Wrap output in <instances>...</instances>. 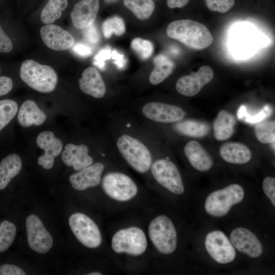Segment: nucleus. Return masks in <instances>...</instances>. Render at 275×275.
Listing matches in <instances>:
<instances>
[{"label": "nucleus", "instance_id": "f257e3e1", "mask_svg": "<svg viewBox=\"0 0 275 275\" xmlns=\"http://www.w3.org/2000/svg\"><path fill=\"white\" fill-rule=\"evenodd\" d=\"M166 33L169 38L196 50L208 47L213 39L210 31L205 25L190 19L171 22L167 28Z\"/></svg>", "mask_w": 275, "mask_h": 275}, {"label": "nucleus", "instance_id": "f03ea898", "mask_svg": "<svg viewBox=\"0 0 275 275\" xmlns=\"http://www.w3.org/2000/svg\"><path fill=\"white\" fill-rule=\"evenodd\" d=\"M19 74L21 79L28 86L41 93L52 92L58 82V75L51 67L33 60L23 62Z\"/></svg>", "mask_w": 275, "mask_h": 275}, {"label": "nucleus", "instance_id": "7ed1b4c3", "mask_svg": "<svg viewBox=\"0 0 275 275\" xmlns=\"http://www.w3.org/2000/svg\"><path fill=\"white\" fill-rule=\"evenodd\" d=\"M244 196V189L241 185L230 184L213 191L207 196L204 205L205 211L214 217L224 216L233 205L241 202Z\"/></svg>", "mask_w": 275, "mask_h": 275}, {"label": "nucleus", "instance_id": "20e7f679", "mask_svg": "<svg viewBox=\"0 0 275 275\" xmlns=\"http://www.w3.org/2000/svg\"><path fill=\"white\" fill-rule=\"evenodd\" d=\"M117 145L121 155L136 171L145 173L149 170L152 162L151 153L141 141L123 134L118 138Z\"/></svg>", "mask_w": 275, "mask_h": 275}, {"label": "nucleus", "instance_id": "39448f33", "mask_svg": "<svg viewBox=\"0 0 275 275\" xmlns=\"http://www.w3.org/2000/svg\"><path fill=\"white\" fill-rule=\"evenodd\" d=\"M148 234L154 246L160 253L168 255L176 250L177 232L168 216L160 215L154 218L149 225Z\"/></svg>", "mask_w": 275, "mask_h": 275}, {"label": "nucleus", "instance_id": "423d86ee", "mask_svg": "<svg viewBox=\"0 0 275 275\" xmlns=\"http://www.w3.org/2000/svg\"><path fill=\"white\" fill-rule=\"evenodd\" d=\"M147 241L144 231L136 227L121 229L117 232L112 239L113 250L117 253H124L138 256L146 250Z\"/></svg>", "mask_w": 275, "mask_h": 275}, {"label": "nucleus", "instance_id": "0eeeda50", "mask_svg": "<svg viewBox=\"0 0 275 275\" xmlns=\"http://www.w3.org/2000/svg\"><path fill=\"white\" fill-rule=\"evenodd\" d=\"M69 225L77 239L89 248H96L102 242V236L96 224L88 216L82 213L72 214Z\"/></svg>", "mask_w": 275, "mask_h": 275}, {"label": "nucleus", "instance_id": "6e6552de", "mask_svg": "<svg viewBox=\"0 0 275 275\" xmlns=\"http://www.w3.org/2000/svg\"><path fill=\"white\" fill-rule=\"evenodd\" d=\"M102 186L104 193L115 200L124 202L137 194L138 187L132 179L120 172H110L103 178Z\"/></svg>", "mask_w": 275, "mask_h": 275}, {"label": "nucleus", "instance_id": "1a4fd4ad", "mask_svg": "<svg viewBox=\"0 0 275 275\" xmlns=\"http://www.w3.org/2000/svg\"><path fill=\"white\" fill-rule=\"evenodd\" d=\"M151 170L155 179L163 187L176 195L184 193L181 176L172 161L167 159H158L152 164Z\"/></svg>", "mask_w": 275, "mask_h": 275}, {"label": "nucleus", "instance_id": "9d476101", "mask_svg": "<svg viewBox=\"0 0 275 275\" xmlns=\"http://www.w3.org/2000/svg\"><path fill=\"white\" fill-rule=\"evenodd\" d=\"M205 246L209 256L218 263L228 264L235 258L234 246L221 231L214 230L208 233L205 239Z\"/></svg>", "mask_w": 275, "mask_h": 275}, {"label": "nucleus", "instance_id": "9b49d317", "mask_svg": "<svg viewBox=\"0 0 275 275\" xmlns=\"http://www.w3.org/2000/svg\"><path fill=\"white\" fill-rule=\"evenodd\" d=\"M28 242L30 248L39 254L48 252L53 245V238L40 218L35 214L25 221Z\"/></svg>", "mask_w": 275, "mask_h": 275}, {"label": "nucleus", "instance_id": "f8f14e48", "mask_svg": "<svg viewBox=\"0 0 275 275\" xmlns=\"http://www.w3.org/2000/svg\"><path fill=\"white\" fill-rule=\"evenodd\" d=\"M213 76L214 72L211 67L202 66L197 72L179 78L176 82L175 88L179 93L184 96H194L212 79Z\"/></svg>", "mask_w": 275, "mask_h": 275}, {"label": "nucleus", "instance_id": "ddd939ff", "mask_svg": "<svg viewBox=\"0 0 275 275\" xmlns=\"http://www.w3.org/2000/svg\"><path fill=\"white\" fill-rule=\"evenodd\" d=\"M142 111L149 120L164 123L180 121L185 115L184 111L179 106L158 102L146 103Z\"/></svg>", "mask_w": 275, "mask_h": 275}, {"label": "nucleus", "instance_id": "4468645a", "mask_svg": "<svg viewBox=\"0 0 275 275\" xmlns=\"http://www.w3.org/2000/svg\"><path fill=\"white\" fill-rule=\"evenodd\" d=\"M233 245L239 252L251 258H257L263 252L261 243L257 237L249 229L238 227L230 234Z\"/></svg>", "mask_w": 275, "mask_h": 275}, {"label": "nucleus", "instance_id": "2eb2a0df", "mask_svg": "<svg viewBox=\"0 0 275 275\" xmlns=\"http://www.w3.org/2000/svg\"><path fill=\"white\" fill-rule=\"evenodd\" d=\"M40 33L44 44L54 50L68 49L75 43L71 34L56 24H48L42 26Z\"/></svg>", "mask_w": 275, "mask_h": 275}, {"label": "nucleus", "instance_id": "dca6fc26", "mask_svg": "<svg viewBox=\"0 0 275 275\" xmlns=\"http://www.w3.org/2000/svg\"><path fill=\"white\" fill-rule=\"evenodd\" d=\"M36 142L38 147L45 151L44 154L39 157L38 164L45 169H51L53 166L54 158L62 150V142L56 137L52 132L44 131L38 135Z\"/></svg>", "mask_w": 275, "mask_h": 275}, {"label": "nucleus", "instance_id": "f3484780", "mask_svg": "<svg viewBox=\"0 0 275 275\" xmlns=\"http://www.w3.org/2000/svg\"><path fill=\"white\" fill-rule=\"evenodd\" d=\"M99 9V0H80L70 13L74 26L83 29L93 24Z\"/></svg>", "mask_w": 275, "mask_h": 275}, {"label": "nucleus", "instance_id": "a211bd4d", "mask_svg": "<svg viewBox=\"0 0 275 275\" xmlns=\"http://www.w3.org/2000/svg\"><path fill=\"white\" fill-rule=\"evenodd\" d=\"M104 169L103 164L96 162L70 175V182L72 187L78 190L97 186L101 182Z\"/></svg>", "mask_w": 275, "mask_h": 275}, {"label": "nucleus", "instance_id": "6ab92c4d", "mask_svg": "<svg viewBox=\"0 0 275 275\" xmlns=\"http://www.w3.org/2000/svg\"><path fill=\"white\" fill-rule=\"evenodd\" d=\"M88 151V147L85 145L68 144L62 153V161L67 166L72 167L75 171H81L93 162Z\"/></svg>", "mask_w": 275, "mask_h": 275}, {"label": "nucleus", "instance_id": "aec40b11", "mask_svg": "<svg viewBox=\"0 0 275 275\" xmlns=\"http://www.w3.org/2000/svg\"><path fill=\"white\" fill-rule=\"evenodd\" d=\"M80 89L84 93L96 98L103 97L106 93L104 81L99 72L92 66L87 68L78 80Z\"/></svg>", "mask_w": 275, "mask_h": 275}, {"label": "nucleus", "instance_id": "412c9836", "mask_svg": "<svg viewBox=\"0 0 275 275\" xmlns=\"http://www.w3.org/2000/svg\"><path fill=\"white\" fill-rule=\"evenodd\" d=\"M184 151L190 164L197 170L205 172L212 168L211 157L198 142H188L184 147Z\"/></svg>", "mask_w": 275, "mask_h": 275}, {"label": "nucleus", "instance_id": "4be33fe9", "mask_svg": "<svg viewBox=\"0 0 275 275\" xmlns=\"http://www.w3.org/2000/svg\"><path fill=\"white\" fill-rule=\"evenodd\" d=\"M219 153L225 161L233 164H244L252 158L250 149L246 145L238 142L224 144L220 148Z\"/></svg>", "mask_w": 275, "mask_h": 275}, {"label": "nucleus", "instance_id": "5701e85b", "mask_svg": "<svg viewBox=\"0 0 275 275\" xmlns=\"http://www.w3.org/2000/svg\"><path fill=\"white\" fill-rule=\"evenodd\" d=\"M47 118L46 114L34 101L28 100L21 105L17 119L20 125L24 127L32 125L39 126L44 123Z\"/></svg>", "mask_w": 275, "mask_h": 275}, {"label": "nucleus", "instance_id": "b1692460", "mask_svg": "<svg viewBox=\"0 0 275 275\" xmlns=\"http://www.w3.org/2000/svg\"><path fill=\"white\" fill-rule=\"evenodd\" d=\"M236 124L235 117L225 110L221 111L214 121L213 128L215 138L225 141L230 138Z\"/></svg>", "mask_w": 275, "mask_h": 275}, {"label": "nucleus", "instance_id": "393cba45", "mask_svg": "<svg viewBox=\"0 0 275 275\" xmlns=\"http://www.w3.org/2000/svg\"><path fill=\"white\" fill-rule=\"evenodd\" d=\"M22 161L16 154H11L0 162V190L4 189L21 171Z\"/></svg>", "mask_w": 275, "mask_h": 275}, {"label": "nucleus", "instance_id": "a878e982", "mask_svg": "<svg viewBox=\"0 0 275 275\" xmlns=\"http://www.w3.org/2000/svg\"><path fill=\"white\" fill-rule=\"evenodd\" d=\"M154 68L151 72L149 80L153 85H156L168 78L175 68L174 62L167 56L159 54L153 59Z\"/></svg>", "mask_w": 275, "mask_h": 275}, {"label": "nucleus", "instance_id": "bb28decb", "mask_svg": "<svg viewBox=\"0 0 275 275\" xmlns=\"http://www.w3.org/2000/svg\"><path fill=\"white\" fill-rule=\"evenodd\" d=\"M174 129L178 133L185 136L202 138L209 133L210 126L205 122L189 119L177 122Z\"/></svg>", "mask_w": 275, "mask_h": 275}, {"label": "nucleus", "instance_id": "cd10ccee", "mask_svg": "<svg viewBox=\"0 0 275 275\" xmlns=\"http://www.w3.org/2000/svg\"><path fill=\"white\" fill-rule=\"evenodd\" d=\"M67 6L68 0H48L41 13V21L45 24L52 23L61 17Z\"/></svg>", "mask_w": 275, "mask_h": 275}, {"label": "nucleus", "instance_id": "c85d7f7f", "mask_svg": "<svg viewBox=\"0 0 275 275\" xmlns=\"http://www.w3.org/2000/svg\"><path fill=\"white\" fill-rule=\"evenodd\" d=\"M123 3L137 18L142 20L150 18L155 9L152 0H124Z\"/></svg>", "mask_w": 275, "mask_h": 275}, {"label": "nucleus", "instance_id": "c756f323", "mask_svg": "<svg viewBox=\"0 0 275 275\" xmlns=\"http://www.w3.org/2000/svg\"><path fill=\"white\" fill-rule=\"evenodd\" d=\"M101 29L103 35L106 39L110 38L113 34L120 36L126 31L124 20L117 15L106 19L102 24Z\"/></svg>", "mask_w": 275, "mask_h": 275}, {"label": "nucleus", "instance_id": "7c9ffc66", "mask_svg": "<svg viewBox=\"0 0 275 275\" xmlns=\"http://www.w3.org/2000/svg\"><path fill=\"white\" fill-rule=\"evenodd\" d=\"M16 234L15 225L8 221L0 225V252L7 251L13 242Z\"/></svg>", "mask_w": 275, "mask_h": 275}, {"label": "nucleus", "instance_id": "2f4dec72", "mask_svg": "<svg viewBox=\"0 0 275 275\" xmlns=\"http://www.w3.org/2000/svg\"><path fill=\"white\" fill-rule=\"evenodd\" d=\"M255 132L257 140L263 144L274 142V121H265L258 123L255 126Z\"/></svg>", "mask_w": 275, "mask_h": 275}, {"label": "nucleus", "instance_id": "473e14b6", "mask_svg": "<svg viewBox=\"0 0 275 275\" xmlns=\"http://www.w3.org/2000/svg\"><path fill=\"white\" fill-rule=\"evenodd\" d=\"M18 111L17 103L11 99L0 100V131L7 125Z\"/></svg>", "mask_w": 275, "mask_h": 275}, {"label": "nucleus", "instance_id": "72a5a7b5", "mask_svg": "<svg viewBox=\"0 0 275 275\" xmlns=\"http://www.w3.org/2000/svg\"><path fill=\"white\" fill-rule=\"evenodd\" d=\"M130 46L133 51L143 60H147L154 50L153 43L149 40L141 38H135L131 42Z\"/></svg>", "mask_w": 275, "mask_h": 275}, {"label": "nucleus", "instance_id": "f704fd0d", "mask_svg": "<svg viewBox=\"0 0 275 275\" xmlns=\"http://www.w3.org/2000/svg\"><path fill=\"white\" fill-rule=\"evenodd\" d=\"M207 8L213 12L224 13L234 5L235 0H204Z\"/></svg>", "mask_w": 275, "mask_h": 275}, {"label": "nucleus", "instance_id": "c9c22d12", "mask_svg": "<svg viewBox=\"0 0 275 275\" xmlns=\"http://www.w3.org/2000/svg\"><path fill=\"white\" fill-rule=\"evenodd\" d=\"M271 113V108L269 105H266L260 112L254 115H250L248 113L247 111H245L243 114L242 120L249 123H258L268 117Z\"/></svg>", "mask_w": 275, "mask_h": 275}, {"label": "nucleus", "instance_id": "e433bc0d", "mask_svg": "<svg viewBox=\"0 0 275 275\" xmlns=\"http://www.w3.org/2000/svg\"><path fill=\"white\" fill-rule=\"evenodd\" d=\"M264 194L269 199L272 204L275 205V179L271 177H266L262 183Z\"/></svg>", "mask_w": 275, "mask_h": 275}, {"label": "nucleus", "instance_id": "4c0bfd02", "mask_svg": "<svg viewBox=\"0 0 275 275\" xmlns=\"http://www.w3.org/2000/svg\"><path fill=\"white\" fill-rule=\"evenodd\" d=\"M112 57V51L109 47H105L100 50L94 57L93 64L99 69H103L105 61Z\"/></svg>", "mask_w": 275, "mask_h": 275}, {"label": "nucleus", "instance_id": "58836bf2", "mask_svg": "<svg viewBox=\"0 0 275 275\" xmlns=\"http://www.w3.org/2000/svg\"><path fill=\"white\" fill-rule=\"evenodd\" d=\"M83 34L85 39L91 43H98L100 35L97 28L93 24L83 29Z\"/></svg>", "mask_w": 275, "mask_h": 275}, {"label": "nucleus", "instance_id": "ea45409f", "mask_svg": "<svg viewBox=\"0 0 275 275\" xmlns=\"http://www.w3.org/2000/svg\"><path fill=\"white\" fill-rule=\"evenodd\" d=\"M13 47L12 41L0 25V52H10Z\"/></svg>", "mask_w": 275, "mask_h": 275}, {"label": "nucleus", "instance_id": "a19ab883", "mask_svg": "<svg viewBox=\"0 0 275 275\" xmlns=\"http://www.w3.org/2000/svg\"><path fill=\"white\" fill-rule=\"evenodd\" d=\"M25 272L18 266L4 264L0 266V275H25Z\"/></svg>", "mask_w": 275, "mask_h": 275}, {"label": "nucleus", "instance_id": "79ce46f5", "mask_svg": "<svg viewBox=\"0 0 275 275\" xmlns=\"http://www.w3.org/2000/svg\"><path fill=\"white\" fill-rule=\"evenodd\" d=\"M13 84L12 80L7 76H0V96H3L9 93Z\"/></svg>", "mask_w": 275, "mask_h": 275}, {"label": "nucleus", "instance_id": "37998d69", "mask_svg": "<svg viewBox=\"0 0 275 275\" xmlns=\"http://www.w3.org/2000/svg\"><path fill=\"white\" fill-rule=\"evenodd\" d=\"M73 51L78 56L82 57H88L92 54L91 48L82 43H76L73 45Z\"/></svg>", "mask_w": 275, "mask_h": 275}, {"label": "nucleus", "instance_id": "c03bdc74", "mask_svg": "<svg viewBox=\"0 0 275 275\" xmlns=\"http://www.w3.org/2000/svg\"><path fill=\"white\" fill-rule=\"evenodd\" d=\"M112 57L115 61V64L120 68L125 67L126 64V60L123 54H121L114 50L112 51Z\"/></svg>", "mask_w": 275, "mask_h": 275}, {"label": "nucleus", "instance_id": "a18cd8bd", "mask_svg": "<svg viewBox=\"0 0 275 275\" xmlns=\"http://www.w3.org/2000/svg\"><path fill=\"white\" fill-rule=\"evenodd\" d=\"M189 0H167V5L171 9L181 8L186 5Z\"/></svg>", "mask_w": 275, "mask_h": 275}, {"label": "nucleus", "instance_id": "49530a36", "mask_svg": "<svg viewBox=\"0 0 275 275\" xmlns=\"http://www.w3.org/2000/svg\"><path fill=\"white\" fill-rule=\"evenodd\" d=\"M119 0H104V2L107 4H113L117 2Z\"/></svg>", "mask_w": 275, "mask_h": 275}, {"label": "nucleus", "instance_id": "de8ad7c7", "mask_svg": "<svg viewBox=\"0 0 275 275\" xmlns=\"http://www.w3.org/2000/svg\"><path fill=\"white\" fill-rule=\"evenodd\" d=\"M88 275H101L102 273L99 272H93L87 274Z\"/></svg>", "mask_w": 275, "mask_h": 275}, {"label": "nucleus", "instance_id": "09e8293b", "mask_svg": "<svg viewBox=\"0 0 275 275\" xmlns=\"http://www.w3.org/2000/svg\"><path fill=\"white\" fill-rule=\"evenodd\" d=\"M0 71H1V70H0Z\"/></svg>", "mask_w": 275, "mask_h": 275}]
</instances>
